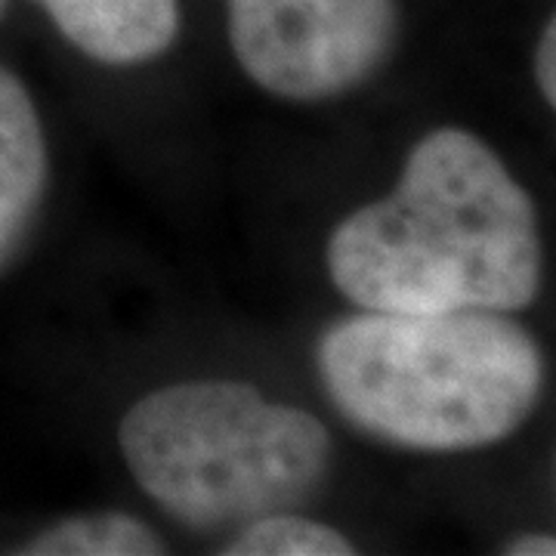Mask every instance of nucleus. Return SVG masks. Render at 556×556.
<instances>
[{
    "label": "nucleus",
    "instance_id": "obj_3",
    "mask_svg": "<svg viewBox=\"0 0 556 556\" xmlns=\"http://www.w3.org/2000/svg\"><path fill=\"white\" fill-rule=\"evenodd\" d=\"M121 455L137 485L189 529H239L313 497L331 467L316 415L239 380H186L124 415Z\"/></svg>",
    "mask_w": 556,
    "mask_h": 556
},
{
    "label": "nucleus",
    "instance_id": "obj_6",
    "mask_svg": "<svg viewBox=\"0 0 556 556\" xmlns=\"http://www.w3.org/2000/svg\"><path fill=\"white\" fill-rule=\"evenodd\" d=\"M50 159L38 109L13 72L0 68V269L38 217Z\"/></svg>",
    "mask_w": 556,
    "mask_h": 556
},
{
    "label": "nucleus",
    "instance_id": "obj_9",
    "mask_svg": "<svg viewBox=\"0 0 556 556\" xmlns=\"http://www.w3.org/2000/svg\"><path fill=\"white\" fill-rule=\"evenodd\" d=\"M535 80L541 97L556 112V13L547 22L544 35L538 40L535 50Z\"/></svg>",
    "mask_w": 556,
    "mask_h": 556
},
{
    "label": "nucleus",
    "instance_id": "obj_11",
    "mask_svg": "<svg viewBox=\"0 0 556 556\" xmlns=\"http://www.w3.org/2000/svg\"><path fill=\"white\" fill-rule=\"evenodd\" d=\"M7 7H10V0H0V16L7 13Z\"/></svg>",
    "mask_w": 556,
    "mask_h": 556
},
{
    "label": "nucleus",
    "instance_id": "obj_5",
    "mask_svg": "<svg viewBox=\"0 0 556 556\" xmlns=\"http://www.w3.org/2000/svg\"><path fill=\"white\" fill-rule=\"evenodd\" d=\"M65 40L105 65L164 56L179 35L177 0H38Z\"/></svg>",
    "mask_w": 556,
    "mask_h": 556
},
{
    "label": "nucleus",
    "instance_id": "obj_4",
    "mask_svg": "<svg viewBox=\"0 0 556 556\" xmlns=\"http://www.w3.org/2000/svg\"><path fill=\"white\" fill-rule=\"evenodd\" d=\"M244 75L294 102L331 100L365 84L393 53L396 0H226Z\"/></svg>",
    "mask_w": 556,
    "mask_h": 556
},
{
    "label": "nucleus",
    "instance_id": "obj_8",
    "mask_svg": "<svg viewBox=\"0 0 556 556\" xmlns=\"http://www.w3.org/2000/svg\"><path fill=\"white\" fill-rule=\"evenodd\" d=\"M229 556H350L353 541L316 519L294 517L291 510L269 514L239 526L219 551Z\"/></svg>",
    "mask_w": 556,
    "mask_h": 556
},
{
    "label": "nucleus",
    "instance_id": "obj_10",
    "mask_svg": "<svg viewBox=\"0 0 556 556\" xmlns=\"http://www.w3.org/2000/svg\"><path fill=\"white\" fill-rule=\"evenodd\" d=\"M504 554L510 556H556V538L554 535H519L514 538Z\"/></svg>",
    "mask_w": 556,
    "mask_h": 556
},
{
    "label": "nucleus",
    "instance_id": "obj_2",
    "mask_svg": "<svg viewBox=\"0 0 556 556\" xmlns=\"http://www.w3.org/2000/svg\"><path fill=\"white\" fill-rule=\"evenodd\" d=\"M316 362L340 415L412 452L495 445L526 424L544 387L535 338L489 309H362L321 334Z\"/></svg>",
    "mask_w": 556,
    "mask_h": 556
},
{
    "label": "nucleus",
    "instance_id": "obj_7",
    "mask_svg": "<svg viewBox=\"0 0 556 556\" xmlns=\"http://www.w3.org/2000/svg\"><path fill=\"white\" fill-rule=\"evenodd\" d=\"M25 556H155L167 554L161 535L118 510L62 519L20 547Z\"/></svg>",
    "mask_w": 556,
    "mask_h": 556
},
{
    "label": "nucleus",
    "instance_id": "obj_1",
    "mask_svg": "<svg viewBox=\"0 0 556 556\" xmlns=\"http://www.w3.org/2000/svg\"><path fill=\"white\" fill-rule=\"evenodd\" d=\"M325 263L358 309L517 313L541 291L535 204L482 139L439 127L387 199L331 232Z\"/></svg>",
    "mask_w": 556,
    "mask_h": 556
}]
</instances>
